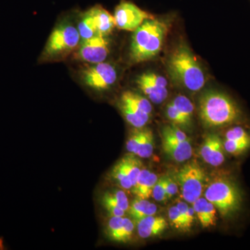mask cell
<instances>
[{
	"label": "cell",
	"mask_w": 250,
	"mask_h": 250,
	"mask_svg": "<svg viewBox=\"0 0 250 250\" xmlns=\"http://www.w3.org/2000/svg\"><path fill=\"white\" fill-rule=\"evenodd\" d=\"M199 114L207 127H220L238 121L241 111L226 94L210 90L204 93L200 99Z\"/></svg>",
	"instance_id": "obj_1"
},
{
	"label": "cell",
	"mask_w": 250,
	"mask_h": 250,
	"mask_svg": "<svg viewBox=\"0 0 250 250\" xmlns=\"http://www.w3.org/2000/svg\"><path fill=\"white\" fill-rule=\"evenodd\" d=\"M167 24L159 20H147L134 31L130 47L131 62H141L149 60L159 53L166 35Z\"/></svg>",
	"instance_id": "obj_2"
},
{
	"label": "cell",
	"mask_w": 250,
	"mask_h": 250,
	"mask_svg": "<svg viewBox=\"0 0 250 250\" xmlns=\"http://www.w3.org/2000/svg\"><path fill=\"white\" fill-rule=\"evenodd\" d=\"M168 67L174 80L190 91H199L205 84L201 66L186 46H180L174 51L169 59Z\"/></svg>",
	"instance_id": "obj_3"
},
{
	"label": "cell",
	"mask_w": 250,
	"mask_h": 250,
	"mask_svg": "<svg viewBox=\"0 0 250 250\" xmlns=\"http://www.w3.org/2000/svg\"><path fill=\"white\" fill-rule=\"evenodd\" d=\"M205 197L214 205L224 218L234 215L241 208V192L234 182L228 177L213 179L206 188Z\"/></svg>",
	"instance_id": "obj_4"
},
{
	"label": "cell",
	"mask_w": 250,
	"mask_h": 250,
	"mask_svg": "<svg viewBox=\"0 0 250 250\" xmlns=\"http://www.w3.org/2000/svg\"><path fill=\"white\" fill-rule=\"evenodd\" d=\"M205 177V171L197 161L188 163L179 170L176 179L186 202L192 204L201 197Z\"/></svg>",
	"instance_id": "obj_5"
},
{
	"label": "cell",
	"mask_w": 250,
	"mask_h": 250,
	"mask_svg": "<svg viewBox=\"0 0 250 250\" xmlns=\"http://www.w3.org/2000/svg\"><path fill=\"white\" fill-rule=\"evenodd\" d=\"M78 29L70 24H62L56 28L49 36L44 54L54 57L71 51L80 41Z\"/></svg>",
	"instance_id": "obj_6"
},
{
	"label": "cell",
	"mask_w": 250,
	"mask_h": 250,
	"mask_svg": "<svg viewBox=\"0 0 250 250\" xmlns=\"http://www.w3.org/2000/svg\"><path fill=\"white\" fill-rule=\"evenodd\" d=\"M116 26L126 31H135L145 21L152 19V15L148 14L129 1H123L117 6L114 16Z\"/></svg>",
	"instance_id": "obj_7"
},
{
	"label": "cell",
	"mask_w": 250,
	"mask_h": 250,
	"mask_svg": "<svg viewBox=\"0 0 250 250\" xmlns=\"http://www.w3.org/2000/svg\"><path fill=\"white\" fill-rule=\"evenodd\" d=\"M83 80L85 84L97 90L108 89L117 80L116 68L108 62H99L83 70Z\"/></svg>",
	"instance_id": "obj_8"
},
{
	"label": "cell",
	"mask_w": 250,
	"mask_h": 250,
	"mask_svg": "<svg viewBox=\"0 0 250 250\" xmlns=\"http://www.w3.org/2000/svg\"><path fill=\"white\" fill-rule=\"evenodd\" d=\"M108 52L107 39L105 36L98 34L82 42L78 57L85 62L96 64L104 62Z\"/></svg>",
	"instance_id": "obj_9"
},
{
	"label": "cell",
	"mask_w": 250,
	"mask_h": 250,
	"mask_svg": "<svg viewBox=\"0 0 250 250\" xmlns=\"http://www.w3.org/2000/svg\"><path fill=\"white\" fill-rule=\"evenodd\" d=\"M224 144L219 136L210 134L206 136L200 149L202 159L210 166L218 167L225 160Z\"/></svg>",
	"instance_id": "obj_10"
},
{
	"label": "cell",
	"mask_w": 250,
	"mask_h": 250,
	"mask_svg": "<svg viewBox=\"0 0 250 250\" xmlns=\"http://www.w3.org/2000/svg\"><path fill=\"white\" fill-rule=\"evenodd\" d=\"M162 147L164 153L176 162L182 163L190 159L192 154L190 141H180L162 134Z\"/></svg>",
	"instance_id": "obj_11"
},
{
	"label": "cell",
	"mask_w": 250,
	"mask_h": 250,
	"mask_svg": "<svg viewBox=\"0 0 250 250\" xmlns=\"http://www.w3.org/2000/svg\"><path fill=\"white\" fill-rule=\"evenodd\" d=\"M166 228L167 223L162 217L151 215L137 222L138 233L142 238L159 236L165 231Z\"/></svg>",
	"instance_id": "obj_12"
},
{
	"label": "cell",
	"mask_w": 250,
	"mask_h": 250,
	"mask_svg": "<svg viewBox=\"0 0 250 250\" xmlns=\"http://www.w3.org/2000/svg\"><path fill=\"white\" fill-rule=\"evenodd\" d=\"M193 208L199 221L204 228L215 225L216 222V208L204 197H199L193 202Z\"/></svg>",
	"instance_id": "obj_13"
},
{
	"label": "cell",
	"mask_w": 250,
	"mask_h": 250,
	"mask_svg": "<svg viewBox=\"0 0 250 250\" xmlns=\"http://www.w3.org/2000/svg\"><path fill=\"white\" fill-rule=\"evenodd\" d=\"M140 89L154 104L162 103L168 95L167 88H161L151 82L143 73L136 80Z\"/></svg>",
	"instance_id": "obj_14"
},
{
	"label": "cell",
	"mask_w": 250,
	"mask_h": 250,
	"mask_svg": "<svg viewBox=\"0 0 250 250\" xmlns=\"http://www.w3.org/2000/svg\"><path fill=\"white\" fill-rule=\"evenodd\" d=\"M93 14L98 34L106 36L111 33L116 26L114 18L101 6H95L90 9Z\"/></svg>",
	"instance_id": "obj_15"
},
{
	"label": "cell",
	"mask_w": 250,
	"mask_h": 250,
	"mask_svg": "<svg viewBox=\"0 0 250 250\" xmlns=\"http://www.w3.org/2000/svg\"><path fill=\"white\" fill-rule=\"evenodd\" d=\"M129 210L131 218L137 223L141 219L155 214L157 211V207L147 200L138 197L132 202Z\"/></svg>",
	"instance_id": "obj_16"
},
{
	"label": "cell",
	"mask_w": 250,
	"mask_h": 250,
	"mask_svg": "<svg viewBox=\"0 0 250 250\" xmlns=\"http://www.w3.org/2000/svg\"><path fill=\"white\" fill-rule=\"evenodd\" d=\"M78 31L81 39L84 41L93 37L98 34L96 24L91 11L85 13L79 24Z\"/></svg>",
	"instance_id": "obj_17"
},
{
	"label": "cell",
	"mask_w": 250,
	"mask_h": 250,
	"mask_svg": "<svg viewBox=\"0 0 250 250\" xmlns=\"http://www.w3.org/2000/svg\"><path fill=\"white\" fill-rule=\"evenodd\" d=\"M121 163L134 187L142 170L141 161L134 156L128 155L123 158Z\"/></svg>",
	"instance_id": "obj_18"
},
{
	"label": "cell",
	"mask_w": 250,
	"mask_h": 250,
	"mask_svg": "<svg viewBox=\"0 0 250 250\" xmlns=\"http://www.w3.org/2000/svg\"><path fill=\"white\" fill-rule=\"evenodd\" d=\"M121 101L134 105L144 113L150 114L152 111V106L147 99L143 98L138 94L126 91L123 94Z\"/></svg>",
	"instance_id": "obj_19"
},
{
	"label": "cell",
	"mask_w": 250,
	"mask_h": 250,
	"mask_svg": "<svg viewBox=\"0 0 250 250\" xmlns=\"http://www.w3.org/2000/svg\"><path fill=\"white\" fill-rule=\"evenodd\" d=\"M154 150V136L150 129H144L142 140L135 154L141 158H149Z\"/></svg>",
	"instance_id": "obj_20"
},
{
	"label": "cell",
	"mask_w": 250,
	"mask_h": 250,
	"mask_svg": "<svg viewBox=\"0 0 250 250\" xmlns=\"http://www.w3.org/2000/svg\"><path fill=\"white\" fill-rule=\"evenodd\" d=\"M172 103L178 109L179 113L184 117V119L190 125L194 110L191 101L184 95H180L176 97Z\"/></svg>",
	"instance_id": "obj_21"
},
{
	"label": "cell",
	"mask_w": 250,
	"mask_h": 250,
	"mask_svg": "<svg viewBox=\"0 0 250 250\" xmlns=\"http://www.w3.org/2000/svg\"><path fill=\"white\" fill-rule=\"evenodd\" d=\"M123 217H111L108 220L107 234L108 238L113 241L121 242L122 231H123Z\"/></svg>",
	"instance_id": "obj_22"
},
{
	"label": "cell",
	"mask_w": 250,
	"mask_h": 250,
	"mask_svg": "<svg viewBox=\"0 0 250 250\" xmlns=\"http://www.w3.org/2000/svg\"><path fill=\"white\" fill-rule=\"evenodd\" d=\"M225 139L231 140L250 146V134L241 126H234L227 131Z\"/></svg>",
	"instance_id": "obj_23"
},
{
	"label": "cell",
	"mask_w": 250,
	"mask_h": 250,
	"mask_svg": "<svg viewBox=\"0 0 250 250\" xmlns=\"http://www.w3.org/2000/svg\"><path fill=\"white\" fill-rule=\"evenodd\" d=\"M103 204L108 214L111 217H123L125 211L117 205L110 192H106L103 197Z\"/></svg>",
	"instance_id": "obj_24"
},
{
	"label": "cell",
	"mask_w": 250,
	"mask_h": 250,
	"mask_svg": "<svg viewBox=\"0 0 250 250\" xmlns=\"http://www.w3.org/2000/svg\"><path fill=\"white\" fill-rule=\"evenodd\" d=\"M121 108L126 121H127L130 125H132L133 126L136 128V129H141L145 125L147 124V122L145 121L141 117L136 115L134 112H133L130 109V108L127 105L125 104V103H122V102Z\"/></svg>",
	"instance_id": "obj_25"
},
{
	"label": "cell",
	"mask_w": 250,
	"mask_h": 250,
	"mask_svg": "<svg viewBox=\"0 0 250 250\" xmlns=\"http://www.w3.org/2000/svg\"><path fill=\"white\" fill-rule=\"evenodd\" d=\"M112 176L123 188L128 190L133 187L132 183L123 168L121 161L113 169Z\"/></svg>",
	"instance_id": "obj_26"
},
{
	"label": "cell",
	"mask_w": 250,
	"mask_h": 250,
	"mask_svg": "<svg viewBox=\"0 0 250 250\" xmlns=\"http://www.w3.org/2000/svg\"><path fill=\"white\" fill-rule=\"evenodd\" d=\"M166 116L172 122V124L177 126H181L182 127H188L190 126L172 102L166 107Z\"/></svg>",
	"instance_id": "obj_27"
},
{
	"label": "cell",
	"mask_w": 250,
	"mask_h": 250,
	"mask_svg": "<svg viewBox=\"0 0 250 250\" xmlns=\"http://www.w3.org/2000/svg\"><path fill=\"white\" fill-rule=\"evenodd\" d=\"M223 144L225 152L232 155H239L242 153L246 152L247 149L250 147L248 145L228 139H225Z\"/></svg>",
	"instance_id": "obj_28"
},
{
	"label": "cell",
	"mask_w": 250,
	"mask_h": 250,
	"mask_svg": "<svg viewBox=\"0 0 250 250\" xmlns=\"http://www.w3.org/2000/svg\"><path fill=\"white\" fill-rule=\"evenodd\" d=\"M152 195L154 200L158 202L165 201L166 196V176L158 179L153 188Z\"/></svg>",
	"instance_id": "obj_29"
},
{
	"label": "cell",
	"mask_w": 250,
	"mask_h": 250,
	"mask_svg": "<svg viewBox=\"0 0 250 250\" xmlns=\"http://www.w3.org/2000/svg\"><path fill=\"white\" fill-rule=\"evenodd\" d=\"M169 219L174 228L179 229L186 230L185 222L177 206L171 207L168 211Z\"/></svg>",
	"instance_id": "obj_30"
},
{
	"label": "cell",
	"mask_w": 250,
	"mask_h": 250,
	"mask_svg": "<svg viewBox=\"0 0 250 250\" xmlns=\"http://www.w3.org/2000/svg\"><path fill=\"white\" fill-rule=\"evenodd\" d=\"M143 134H144V129L137 130L130 136L129 139L126 142V149L131 154H135L137 150L140 143L142 140Z\"/></svg>",
	"instance_id": "obj_31"
},
{
	"label": "cell",
	"mask_w": 250,
	"mask_h": 250,
	"mask_svg": "<svg viewBox=\"0 0 250 250\" xmlns=\"http://www.w3.org/2000/svg\"><path fill=\"white\" fill-rule=\"evenodd\" d=\"M158 179H158L157 175L151 172L149 177H148L147 182H146L144 187H143L142 191H141L137 197L141 199H145V200L149 198L151 195H152L153 188H154V185H155Z\"/></svg>",
	"instance_id": "obj_32"
},
{
	"label": "cell",
	"mask_w": 250,
	"mask_h": 250,
	"mask_svg": "<svg viewBox=\"0 0 250 250\" xmlns=\"http://www.w3.org/2000/svg\"><path fill=\"white\" fill-rule=\"evenodd\" d=\"M111 195L120 208L124 210L125 211L129 209V201L126 194L123 190H116L113 193H111Z\"/></svg>",
	"instance_id": "obj_33"
},
{
	"label": "cell",
	"mask_w": 250,
	"mask_h": 250,
	"mask_svg": "<svg viewBox=\"0 0 250 250\" xmlns=\"http://www.w3.org/2000/svg\"><path fill=\"white\" fill-rule=\"evenodd\" d=\"M150 173V171L147 170V169H142V170H141L139 178L137 179V182H136L134 187H133L134 188L133 192L136 194V196H139L140 193L142 191L143 187H144L145 184L147 182L148 177H149Z\"/></svg>",
	"instance_id": "obj_34"
},
{
	"label": "cell",
	"mask_w": 250,
	"mask_h": 250,
	"mask_svg": "<svg viewBox=\"0 0 250 250\" xmlns=\"http://www.w3.org/2000/svg\"><path fill=\"white\" fill-rule=\"evenodd\" d=\"M134 229V225L129 218H124L123 231H122L121 242L125 243L129 241Z\"/></svg>",
	"instance_id": "obj_35"
},
{
	"label": "cell",
	"mask_w": 250,
	"mask_h": 250,
	"mask_svg": "<svg viewBox=\"0 0 250 250\" xmlns=\"http://www.w3.org/2000/svg\"><path fill=\"white\" fill-rule=\"evenodd\" d=\"M166 196L167 199L173 197L178 192V185L175 179L170 176H166Z\"/></svg>",
	"instance_id": "obj_36"
},
{
	"label": "cell",
	"mask_w": 250,
	"mask_h": 250,
	"mask_svg": "<svg viewBox=\"0 0 250 250\" xmlns=\"http://www.w3.org/2000/svg\"><path fill=\"white\" fill-rule=\"evenodd\" d=\"M194 215H195V210L192 207H188L187 215L185 217V226L186 230H189L191 228L192 223H193Z\"/></svg>",
	"instance_id": "obj_37"
},
{
	"label": "cell",
	"mask_w": 250,
	"mask_h": 250,
	"mask_svg": "<svg viewBox=\"0 0 250 250\" xmlns=\"http://www.w3.org/2000/svg\"><path fill=\"white\" fill-rule=\"evenodd\" d=\"M177 207L178 208L179 212H180L181 215H182L184 219V222H185V217L187 215L188 209V206L186 202L179 201L177 202ZM186 227V226H185Z\"/></svg>",
	"instance_id": "obj_38"
}]
</instances>
